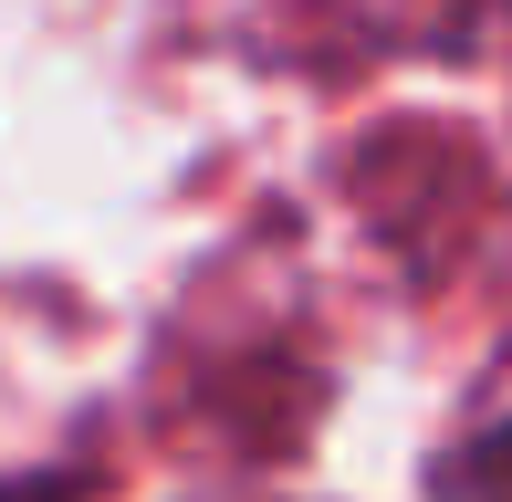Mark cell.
<instances>
[{"instance_id":"1","label":"cell","mask_w":512,"mask_h":502,"mask_svg":"<svg viewBox=\"0 0 512 502\" xmlns=\"http://www.w3.org/2000/svg\"><path fill=\"white\" fill-rule=\"evenodd\" d=\"M460 492H502V502H512V419L471 450V461H460Z\"/></svg>"}]
</instances>
